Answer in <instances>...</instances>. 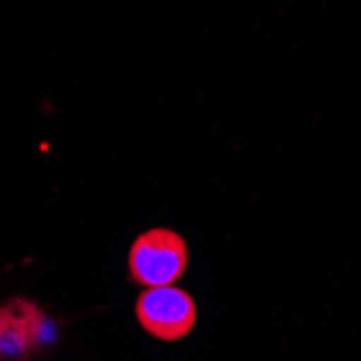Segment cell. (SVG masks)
Masks as SVG:
<instances>
[{"label":"cell","mask_w":361,"mask_h":361,"mask_svg":"<svg viewBox=\"0 0 361 361\" xmlns=\"http://www.w3.org/2000/svg\"><path fill=\"white\" fill-rule=\"evenodd\" d=\"M188 264V247L184 238L167 227H154L141 234L128 255V267L133 279L141 286H171Z\"/></svg>","instance_id":"1"},{"label":"cell","mask_w":361,"mask_h":361,"mask_svg":"<svg viewBox=\"0 0 361 361\" xmlns=\"http://www.w3.org/2000/svg\"><path fill=\"white\" fill-rule=\"evenodd\" d=\"M137 318L158 340L173 342L188 336L195 326V301L176 286H154L139 294Z\"/></svg>","instance_id":"2"},{"label":"cell","mask_w":361,"mask_h":361,"mask_svg":"<svg viewBox=\"0 0 361 361\" xmlns=\"http://www.w3.org/2000/svg\"><path fill=\"white\" fill-rule=\"evenodd\" d=\"M48 336L50 322L35 303L16 299L0 307V355H26Z\"/></svg>","instance_id":"3"}]
</instances>
